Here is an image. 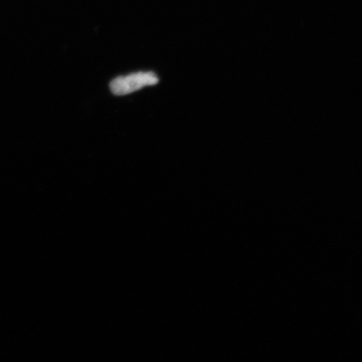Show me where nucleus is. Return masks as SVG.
Masks as SVG:
<instances>
[{"label":"nucleus","instance_id":"obj_1","mask_svg":"<svg viewBox=\"0 0 362 362\" xmlns=\"http://www.w3.org/2000/svg\"><path fill=\"white\" fill-rule=\"evenodd\" d=\"M158 76L153 72H137L125 76H119L110 83L111 92L117 96H124L142 89L147 86L156 85Z\"/></svg>","mask_w":362,"mask_h":362}]
</instances>
